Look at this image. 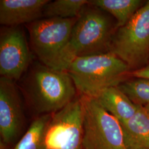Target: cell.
<instances>
[{
    "label": "cell",
    "mask_w": 149,
    "mask_h": 149,
    "mask_svg": "<svg viewBox=\"0 0 149 149\" xmlns=\"http://www.w3.org/2000/svg\"><path fill=\"white\" fill-rule=\"evenodd\" d=\"M117 23L113 17L88 3L83 8L72 28L64 54L66 71L75 58L110 52Z\"/></svg>",
    "instance_id": "6da1fadb"
},
{
    "label": "cell",
    "mask_w": 149,
    "mask_h": 149,
    "mask_svg": "<svg viewBox=\"0 0 149 149\" xmlns=\"http://www.w3.org/2000/svg\"><path fill=\"white\" fill-rule=\"evenodd\" d=\"M67 72L80 96L93 98L132 77L127 64L111 52L77 57Z\"/></svg>",
    "instance_id": "7a4b0ae2"
},
{
    "label": "cell",
    "mask_w": 149,
    "mask_h": 149,
    "mask_svg": "<svg viewBox=\"0 0 149 149\" xmlns=\"http://www.w3.org/2000/svg\"><path fill=\"white\" fill-rule=\"evenodd\" d=\"M24 86L30 106L40 116L59 111L76 96L77 90L67 71L42 64L32 67Z\"/></svg>",
    "instance_id": "3957f363"
},
{
    "label": "cell",
    "mask_w": 149,
    "mask_h": 149,
    "mask_svg": "<svg viewBox=\"0 0 149 149\" xmlns=\"http://www.w3.org/2000/svg\"><path fill=\"white\" fill-rule=\"evenodd\" d=\"M77 19L43 18L29 23L31 45L41 64L53 69L66 71L64 52Z\"/></svg>",
    "instance_id": "277c9868"
},
{
    "label": "cell",
    "mask_w": 149,
    "mask_h": 149,
    "mask_svg": "<svg viewBox=\"0 0 149 149\" xmlns=\"http://www.w3.org/2000/svg\"><path fill=\"white\" fill-rule=\"evenodd\" d=\"M110 52L126 63L132 71L149 64V0L115 33Z\"/></svg>",
    "instance_id": "5b68a950"
},
{
    "label": "cell",
    "mask_w": 149,
    "mask_h": 149,
    "mask_svg": "<svg viewBox=\"0 0 149 149\" xmlns=\"http://www.w3.org/2000/svg\"><path fill=\"white\" fill-rule=\"evenodd\" d=\"M82 97L84 107L82 148L127 149L119 121L96 99Z\"/></svg>",
    "instance_id": "8992f818"
},
{
    "label": "cell",
    "mask_w": 149,
    "mask_h": 149,
    "mask_svg": "<svg viewBox=\"0 0 149 149\" xmlns=\"http://www.w3.org/2000/svg\"><path fill=\"white\" fill-rule=\"evenodd\" d=\"M84 107L82 96L52 115L45 132V149H81Z\"/></svg>",
    "instance_id": "52a82bcc"
},
{
    "label": "cell",
    "mask_w": 149,
    "mask_h": 149,
    "mask_svg": "<svg viewBox=\"0 0 149 149\" xmlns=\"http://www.w3.org/2000/svg\"><path fill=\"white\" fill-rule=\"evenodd\" d=\"M24 118L21 97L14 81L1 76V141L7 146L15 143L22 132Z\"/></svg>",
    "instance_id": "ba28073f"
},
{
    "label": "cell",
    "mask_w": 149,
    "mask_h": 149,
    "mask_svg": "<svg viewBox=\"0 0 149 149\" xmlns=\"http://www.w3.org/2000/svg\"><path fill=\"white\" fill-rule=\"evenodd\" d=\"M31 61V54L27 39L18 27L9 28L0 37V74L15 81L27 71Z\"/></svg>",
    "instance_id": "9c48e42d"
},
{
    "label": "cell",
    "mask_w": 149,
    "mask_h": 149,
    "mask_svg": "<svg viewBox=\"0 0 149 149\" xmlns=\"http://www.w3.org/2000/svg\"><path fill=\"white\" fill-rule=\"evenodd\" d=\"M49 0H1L0 23L15 27L31 23L43 17V9Z\"/></svg>",
    "instance_id": "30bf717a"
},
{
    "label": "cell",
    "mask_w": 149,
    "mask_h": 149,
    "mask_svg": "<svg viewBox=\"0 0 149 149\" xmlns=\"http://www.w3.org/2000/svg\"><path fill=\"white\" fill-rule=\"evenodd\" d=\"M127 149H149V114L144 107L138 106L135 114L119 122Z\"/></svg>",
    "instance_id": "8fae6325"
},
{
    "label": "cell",
    "mask_w": 149,
    "mask_h": 149,
    "mask_svg": "<svg viewBox=\"0 0 149 149\" xmlns=\"http://www.w3.org/2000/svg\"><path fill=\"white\" fill-rule=\"evenodd\" d=\"M95 99L119 122L133 117L138 110V106L134 104L117 86L102 91Z\"/></svg>",
    "instance_id": "7c38bea8"
},
{
    "label": "cell",
    "mask_w": 149,
    "mask_h": 149,
    "mask_svg": "<svg viewBox=\"0 0 149 149\" xmlns=\"http://www.w3.org/2000/svg\"><path fill=\"white\" fill-rule=\"evenodd\" d=\"M146 0H91L89 3L114 17L118 27H123L129 21L145 3Z\"/></svg>",
    "instance_id": "4fadbf2b"
},
{
    "label": "cell",
    "mask_w": 149,
    "mask_h": 149,
    "mask_svg": "<svg viewBox=\"0 0 149 149\" xmlns=\"http://www.w3.org/2000/svg\"><path fill=\"white\" fill-rule=\"evenodd\" d=\"M52 115L43 114L35 119L13 149H45V132Z\"/></svg>",
    "instance_id": "5bb4252c"
},
{
    "label": "cell",
    "mask_w": 149,
    "mask_h": 149,
    "mask_svg": "<svg viewBox=\"0 0 149 149\" xmlns=\"http://www.w3.org/2000/svg\"><path fill=\"white\" fill-rule=\"evenodd\" d=\"M89 3L87 0L49 1L44 7V18L69 19L77 18L83 8Z\"/></svg>",
    "instance_id": "9a60e30c"
},
{
    "label": "cell",
    "mask_w": 149,
    "mask_h": 149,
    "mask_svg": "<svg viewBox=\"0 0 149 149\" xmlns=\"http://www.w3.org/2000/svg\"><path fill=\"white\" fill-rule=\"evenodd\" d=\"M117 87L134 104L145 107L149 104V79L130 77Z\"/></svg>",
    "instance_id": "2e32d148"
},
{
    "label": "cell",
    "mask_w": 149,
    "mask_h": 149,
    "mask_svg": "<svg viewBox=\"0 0 149 149\" xmlns=\"http://www.w3.org/2000/svg\"><path fill=\"white\" fill-rule=\"evenodd\" d=\"M131 77L149 79V64L141 69L132 71L131 72Z\"/></svg>",
    "instance_id": "e0dca14e"
},
{
    "label": "cell",
    "mask_w": 149,
    "mask_h": 149,
    "mask_svg": "<svg viewBox=\"0 0 149 149\" xmlns=\"http://www.w3.org/2000/svg\"><path fill=\"white\" fill-rule=\"evenodd\" d=\"M144 107L145 108V110L146 111V112H148V114H149V104H147L146 106H145Z\"/></svg>",
    "instance_id": "ac0fdd59"
}]
</instances>
